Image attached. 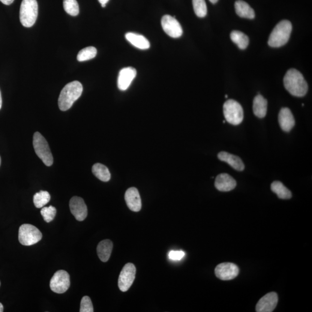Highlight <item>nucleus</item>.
<instances>
[{
	"mask_svg": "<svg viewBox=\"0 0 312 312\" xmlns=\"http://www.w3.org/2000/svg\"><path fill=\"white\" fill-rule=\"evenodd\" d=\"M285 88L296 97H304L307 94L308 85L302 74L296 69H290L283 79Z\"/></svg>",
	"mask_w": 312,
	"mask_h": 312,
	"instance_id": "f257e3e1",
	"label": "nucleus"
},
{
	"mask_svg": "<svg viewBox=\"0 0 312 312\" xmlns=\"http://www.w3.org/2000/svg\"><path fill=\"white\" fill-rule=\"evenodd\" d=\"M83 86L78 81H74L66 85L60 94L58 104L60 109L66 111L70 109L74 103L80 97Z\"/></svg>",
	"mask_w": 312,
	"mask_h": 312,
	"instance_id": "f03ea898",
	"label": "nucleus"
},
{
	"mask_svg": "<svg viewBox=\"0 0 312 312\" xmlns=\"http://www.w3.org/2000/svg\"><path fill=\"white\" fill-rule=\"evenodd\" d=\"M292 31V23L284 20L278 24L270 34L268 45L273 47L284 46L289 41Z\"/></svg>",
	"mask_w": 312,
	"mask_h": 312,
	"instance_id": "7ed1b4c3",
	"label": "nucleus"
},
{
	"mask_svg": "<svg viewBox=\"0 0 312 312\" xmlns=\"http://www.w3.org/2000/svg\"><path fill=\"white\" fill-rule=\"evenodd\" d=\"M38 6L37 0H23L20 8V20L26 28H31L37 20Z\"/></svg>",
	"mask_w": 312,
	"mask_h": 312,
	"instance_id": "20e7f679",
	"label": "nucleus"
},
{
	"mask_svg": "<svg viewBox=\"0 0 312 312\" xmlns=\"http://www.w3.org/2000/svg\"><path fill=\"white\" fill-rule=\"evenodd\" d=\"M33 146L35 154L47 167L52 166L53 158L47 140L41 133L36 132L33 137Z\"/></svg>",
	"mask_w": 312,
	"mask_h": 312,
	"instance_id": "39448f33",
	"label": "nucleus"
},
{
	"mask_svg": "<svg viewBox=\"0 0 312 312\" xmlns=\"http://www.w3.org/2000/svg\"><path fill=\"white\" fill-rule=\"evenodd\" d=\"M223 113L226 121L233 125H239L244 119V110L238 102L227 100L224 104Z\"/></svg>",
	"mask_w": 312,
	"mask_h": 312,
	"instance_id": "423d86ee",
	"label": "nucleus"
},
{
	"mask_svg": "<svg viewBox=\"0 0 312 312\" xmlns=\"http://www.w3.org/2000/svg\"><path fill=\"white\" fill-rule=\"evenodd\" d=\"M43 234L37 227L31 224L22 225L19 230V241L24 246H31L40 242Z\"/></svg>",
	"mask_w": 312,
	"mask_h": 312,
	"instance_id": "0eeeda50",
	"label": "nucleus"
},
{
	"mask_svg": "<svg viewBox=\"0 0 312 312\" xmlns=\"http://www.w3.org/2000/svg\"><path fill=\"white\" fill-rule=\"evenodd\" d=\"M70 286V275L64 270L57 271L51 279L50 287L53 292L58 294L64 293Z\"/></svg>",
	"mask_w": 312,
	"mask_h": 312,
	"instance_id": "6e6552de",
	"label": "nucleus"
},
{
	"mask_svg": "<svg viewBox=\"0 0 312 312\" xmlns=\"http://www.w3.org/2000/svg\"><path fill=\"white\" fill-rule=\"evenodd\" d=\"M136 268L132 263H127L123 268L118 280L119 289L127 292L133 284L136 278Z\"/></svg>",
	"mask_w": 312,
	"mask_h": 312,
	"instance_id": "1a4fd4ad",
	"label": "nucleus"
},
{
	"mask_svg": "<svg viewBox=\"0 0 312 312\" xmlns=\"http://www.w3.org/2000/svg\"><path fill=\"white\" fill-rule=\"evenodd\" d=\"M161 26L163 31L171 37L178 38L183 34L181 24L175 17L170 16H164L162 17Z\"/></svg>",
	"mask_w": 312,
	"mask_h": 312,
	"instance_id": "9d476101",
	"label": "nucleus"
},
{
	"mask_svg": "<svg viewBox=\"0 0 312 312\" xmlns=\"http://www.w3.org/2000/svg\"><path fill=\"white\" fill-rule=\"evenodd\" d=\"M239 268L235 264L224 263L218 265L215 268V275L222 281H230L239 274Z\"/></svg>",
	"mask_w": 312,
	"mask_h": 312,
	"instance_id": "9b49d317",
	"label": "nucleus"
},
{
	"mask_svg": "<svg viewBox=\"0 0 312 312\" xmlns=\"http://www.w3.org/2000/svg\"><path fill=\"white\" fill-rule=\"evenodd\" d=\"M70 208L72 214L78 221L85 220L88 216V208L82 198L75 196L70 202Z\"/></svg>",
	"mask_w": 312,
	"mask_h": 312,
	"instance_id": "f8f14e48",
	"label": "nucleus"
},
{
	"mask_svg": "<svg viewBox=\"0 0 312 312\" xmlns=\"http://www.w3.org/2000/svg\"><path fill=\"white\" fill-rule=\"evenodd\" d=\"M278 302L277 293L271 292L266 294L259 300L256 305L257 312H272L274 311Z\"/></svg>",
	"mask_w": 312,
	"mask_h": 312,
	"instance_id": "ddd939ff",
	"label": "nucleus"
},
{
	"mask_svg": "<svg viewBox=\"0 0 312 312\" xmlns=\"http://www.w3.org/2000/svg\"><path fill=\"white\" fill-rule=\"evenodd\" d=\"M137 76V71L133 67L123 68L120 71L118 79V88L122 91H125L130 87L134 78Z\"/></svg>",
	"mask_w": 312,
	"mask_h": 312,
	"instance_id": "4468645a",
	"label": "nucleus"
},
{
	"mask_svg": "<svg viewBox=\"0 0 312 312\" xmlns=\"http://www.w3.org/2000/svg\"><path fill=\"white\" fill-rule=\"evenodd\" d=\"M125 200L128 208L133 212H139L142 207V203L139 190L136 187H131L126 191Z\"/></svg>",
	"mask_w": 312,
	"mask_h": 312,
	"instance_id": "2eb2a0df",
	"label": "nucleus"
},
{
	"mask_svg": "<svg viewBox=\"0 0 312 312\" xmlns=\"http://www.w3.org/2000/svg\"><path fill=\"white\" fill-rule=\"evenodd\" d=\"M215 186L218 191H230L236 186L235 180L227 173H221L215 179Z\"/></svg>",
	"mask_w": 312,
	"mask_h": 312,
	"instance_id": "dca6fc26",
	"label": "nucleus"
},
{
	"mask_svg": "<svg viewBox=\"0 0 312 312\" xmlns=\"http://www.w3.org/2000/svg\"><path fill=\"white\" fill-rule=\"evenodd\" d=\"M278 121L281 130L289 132L295 125V119L293 113L288 108H283L279 113Z\"/></svg>",
	"mask_w": 312,
	"mask_h": 312,
	"instance_id": "f3484780",
	"label": "nucleus"
},
{
	"mask_svg": "<svg viewBox=\"0 0 312 312\" xmlns=\"http://www.w3.org/2000/svg\"><path fill=\"white\" fill-rule=\"evenodd\" d=\"M219 160L226 162L234 170L242 172L245 169V165L238 156L229 154L226 152H221L218 154Z\"/></svg>",
	"mask_w": 312,
	"mask_h": 312,
	"instance_id": "a211bd4d",
	"label": "nucleus"
},
{
	"mask_svg": "<svg viewBox=\"0 0 312 312\" xmlns=\"http://www.w3.org/2000/svg\"><path fill=\"white\" fill-rule=\"evenodd\" d=\"M125 37L129 43L140 49H148L151 46L149 41L142 35L134 32H128L125 34Z\"/></svg>",
	"mask_w": 312,
	"mask_h": 312,
	"instance_id": "6ab92c4d",
	"label": "nucleus"
},
{
	"mask_svg": "<svg viewBox=\"0 0 312 312\" xmlns=\"http://www.w3.org/2000/svg\"><path fill=\"white\" fill-rule=\"evenodd\" d=\"M112 249L113 243L110 240L106 239L101 241L99 243L97 248L99 259L103 262H107L112 253Z\"/></svg>",
	"mask_w": 312,
	"mask_h": 312,
	"instance_id": "aec40b11",
	"label": "nucleus"
},
{
	"mask_svg": "<svg viewBox=\"0 0 312 312\" xmlns=\"http://www.w3.org/2000/svg\"><path fill=\"white\" fill-rule=\"evenodd\" d=\"M268 102L262 95H257L253 101V112L258 118H265L267 112Z\"/></svg>",
	"mask_w": 312,
	"mask_h": 312,
	"instance_id": "412c9836",
	"label": "nucleus"
},
{
	"mask_svg": "<svg viewBox=\"0 0 312 312\" xmlns=\"http://www.w3.org/2000/svg\"><path fill=\"white\" fill-rule=\"evenodd\" d=\"M235 11L239 17L253 19L255 17L254 11L250 6L242 0H238L235 3Z\"/></svg>",
	"mask_w": 312,
	"mask_h": 312,
	"instance_id": "4be33fe9",
	"label": "nucleus"
},
{
	"mask_svg": "<svg viewBox=\"0 0 312 312\" xmlns=\"http://www.w3.org/2000/svg\"><path fill=\"white\" fill-rule=\"evenodd\" d=\"M271 190L277 195L281 199H290L292 197V192L280 181H275L271 184Z\"/></svg>",
	"mask_w": 312,
	"mask_h": 312,
	"instance_id": "5701e85b",
	"label": "nucleus"
},
{
	"mask_svg": "<svg viewBox=\"0 0 312 312\" xmlns=\"http://www.w3.org/2000/svg\"><path fill=\"white\" fill-rule=\"evenodd\" d=\"M230 37L233 43L241 49H245L250 43V39L248 36L241 31H233L231 33Z\"/></svg>",
	"mask_w": 312,
	"mask_h": 312,
	"instance_id": "b1692460",
	"label": "nucleus"
},
{
	"mask_svg": "<svg viewBox=\"0 0 312 312\" xmlns=\"http://www.w3.org/2000/svg\"><path fill=\"white\" fill-rule=\"evenodd\" d=\"M92 172L101 181L109 182L110 179L109 171L103 164L100 163L95 164L92 167Z\"/></svg>",
	"mask_w": 312,
	"mask_h": 312,
	"instance_id": "393cba45",
	"label": "nucleus"
},
{
	"mask_svg": "<svg viewBox=\"0 0 312 312\" xmlns=\"http://www.w3.org/2000/svg\"><path fill=\"white\" fill-rule=\"evenodd\" d=\"M50 196L49 193L47 191L43 190L36 193L34 196V198H33L34 205L37 208H43L45 205L50 202Z\"/></svg>",
	"mask_w": 312,
	"mask_h": 312,
	"instance_id": "a878e982",
	"label": "nucleus"
},
{
	"mask_svg": "<svg viewBox=\"0 0 312 312\" xmlns=\"http://www.w3.org/2000/svg\"><path fill=\"white\" fill-rule=\"evenodd\" d=\"M97 51L94 47H89L81 50L77 56L78 61L85 62L93 59L97 55Z\"/></svg>",
	"mask_w": 312,
	"mask_h": 312,
	"instance_id": "bb28decb",
	"label": "nucleus"
},
{
	"mask_svg": "<svg viewBox=\"0 0 312 312\" xmlns=\"http://www.w3.org/2000/svg\"><path fill=\"white\" fill-rule=\"evenodd\" d=\"M63 7L66 13L71 16H77L79 13V5L77 0H64Z\"/></svg>",
	"mask_w": 312,
	"mask_h": 312,
	"instance_id": "cd10ccee",
	"label": "nucleus"
},
{
	"mask_svg": "<svg viewBox=\"0 0 312 312\" xmlns=\"http://www.w3.org/2000/svg\"><path fill=\"white\" fill-rule=\"evenodd\" d=\"M194 11L199 17H204L207 14V6L205 0H193Z\"/></svg>",
	"mask_w": 312,
	"mask_h": 312,
	"instance_id": "c85d7f7f",
	"label": "nucleus"
},
{
	"mask_svg": "<svg viewBox=\"0 0 312 312\" xmlns=\"http://www.w3.org/2000/svg\"><path fill=\"white\" fill-rule=\"evenodd\" d=\"M57 211L55 207L49 206V207H44L41 209V214L43 216L44 220L47 223H50L55 218Z\"/></svg>",
	"mask_w": 312,
	"mask_h": 312,
	"instance_id": "c756f323",
	"label": "nucleus"
},
{
	"mask_svg": "<svg viewBox=\"0 0 312 312\" xmlns=\"http://www.w3.org/2000/svg\"><path fill=\"white\" fill-rule=\"evenodd\" d=\"M94 309L91 299L88 296H84L81 300L80 312H94Z\"/></svg>",
	"mask_w": 312,
	"mask_h": 312,
	"instance_id": "7c9ffc66",
	"label": "nucleus"
},
{
	"mask_svg": "<svg viewBox=\"0 0 312 312\" xmlns=\"http://www.w3.org/2000/svg\"><path fill=\"white\" fill-rule=\"evenodd\" d=\"M185 256V253L183 251H171L169 253V256L171 260L173 261H179L184 258Z\"/></svg>",
	"mask_w": 312,
	"mask_h": 312,
	"instance_id": "2f4dec72",
	"label": "nucleus"
},
{
	"mask_svg": "<svg viewBox=\"0 0 312 312\" xmlns=\"http://www.w3.org/2000/svg\"><path fill=\"white\" fill-rule=\"evenodd\" d=\"M0 1L5 5H10L13 4L14 0H0Z\"/></svg>",
	"mask_w": 312,
	"mask_h": 312,
	"instance_id": "473e14b6",
	"label": "nucleus"
},
{
	"mask_svg": "<svg viewBox=\"0 0 312 312\" xmlns=\"http://www.w3.org/2000/svg\"><path fill=\"white\" fill-rule=\"evenodd\" d=\"M109 1V0H98L101 4H106Z\"/></svg>",
	"mask_w": 312,
	"mask_h": 312,
	"instance_id": "72a5a7b5",
	"label": "nucleus"
},
{
	"mask_svg": "<svg viewBox=\"0 0 312 312\" xmlns=\"http://www.w3.org/2000/svg\"><path fill=\"white\" fill-rule=\"evenodd\" d=\"M2 101L1 94V91H0V109H1L2 107Z\"/></svg>",
	"mask_w": 312,
	"mask_h": 312,
	"instance_id": "f704fd0d",
	"label": "nucleus"
},
{
	"mask_svg": "<svg viewBox=\"0 0 312 312\" xmlns=\"http://www.w3.org/2000/svg\"><path fill=\"white\" fill-rule=\"evenodd\" d=\"M4 311V307L1 302H0V312Z\"/></svg>",
	"mask_w": 312,
	"mask_h": 312,
	"instance_id": "c9c22d12",
	"label": "nucleus"
},
{
	"mask_svg": "<svg viewBox=\"0 0 312 312\" xmlns=\"http://www.w3.org/2000/svg\"><path fill=\"white\" fill-rule=\"evenodd\" d=\"M210 2H212V4H215L218 1V0H209Z\"/></svg>",
	"mask_w": 312,
	"mask_h": 312,
	"instance_id": "e433bc0d",
	"label": "nucleus"
},
{
	"mask_svg": "<svg viewBox=\"0 0 312 312\" xmlns=\"http://www.w3.org/2000/svg\"><path fill=\"white\" fill-rule=\"evenodd\" d=\"M101 5H102V7H103V8L106 7V4H101Z\"/></svg>",
	"mask_w": 312,
	"mask_h": 312,
	"instance_id": "4c0bfd02",
	"label": "nucleus"
},
{
	"mask_svg": "<svg viewBox=\"0 0 312 312\" xmlns=\"http://www.w3.org/2000/svg\"><path fill=\"white\" fill-rule=\"evenodd\" d=\"M1 157H0V166H1Z\"/></svg>",
	"mask_w": 312,
	"mask_h": 312,
	"instance_id": "58836bf2",
	"label": "nucleus"
},
{
	"mask_svg": "<svg viewBox=\"0 0 312 312\" xmlns=\"http://www.w3.org/2000/svg\"><path fill=\"white\" fill-rule=\"evenodd\" d=\"M225 97L227 98V97H228V95H225Z\"/></svg>",
	"mask_w": 312,
	"mask_h": 312,
	"instance_id": "ea45409f",
	"label": "nucleus"
},
{
	"mask_svg": "<svg viewBox=\"0 0 312 312\" xmlns=\"http://www.w3.org/2000/svg\"><path fill=\"white\" fill-rule=\"evenodd\" d=\"M0 286H1V281H0Z\"/></svg>",
	"mask_w": 312,
	"mask_h": 312,
	"instance_id": "a19ab883",
	"label": "nucleus"
}]
</instances>
